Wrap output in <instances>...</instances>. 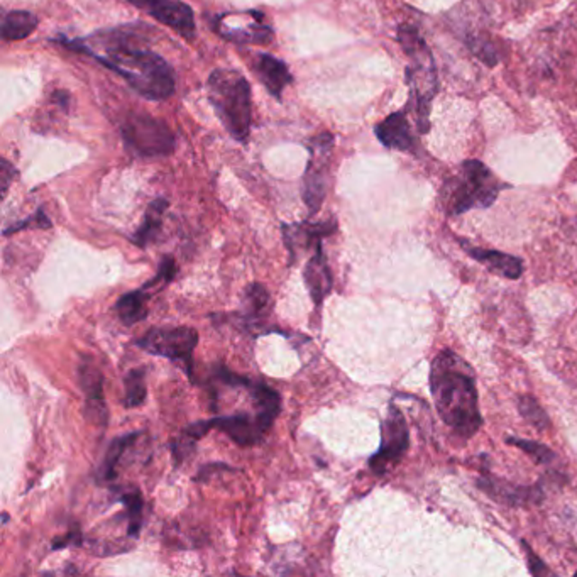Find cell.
I'll return each mask as SVG.
<instances>
[{
    "instance_id": "6da1fadb",
    "label": "cell",
    "mask_w": 577,
    "mask_h": 577,
    "mask_svg": "<svg viewBox=\"0 0 577 577\" xmlns=\"http://www.w3.org/2000/svg\"><path fill=\"white\" fill-rule=\"evenodd\" d=\"M58 41L68 50L94 56L98 63L121 75L133 90L146 98L162 100L175 92L173 68L131 27L98 31L83 40Z\"/></svg>"
},
{
    "instance_id": "7a4b0ae2",
    "label": "cell",
    "mask_w": 577,
    "mask_h": 577,
    "mask_svg": "<svg viewBox=\"0 0 577 577\" xmlns=\"http://www.w3.org/2000/svg\"><path fill=\"white\" fill-rule=\"evenodd\" d=\"M430 391L445 425L461 437L470 439L483 425L474 371L456 352L437 354L430 368Z\"/></svg>"
},
{
    "instance_id": "3957f363",
    "label": "cell",
    "mask_w": 577,
    "mask_h": 577,
    "mask_svg": "<svg viewBox=\"0 0 577 577\" xmlns=\"http://www.w3.org/2000/svg\"><path fill=\"white\" fill-rule=\"evenodd\" d=\"M398 42L408 56L406 83L410 88V107H414L416 129L420 135L430 131V108L439 92V73L429 46L415 26L402 24L398 27Z\"/></svg>"
},
{
    "instance_id": "277c9868",
    "label": "cell",
    "mask_w": 577,
    "mask_h": 577,
    "mask_svg": "<svg viewBox=\"0 0 577 577\" xmlns=\"http://www.w3.org/2000/svg\"><path fill=\"white\" fill-rule=\"evenodd\" d=\"M209 100L228 135L246 143L251 133V87L236 70H214L207 81Z\"/></svg>"
},
{
    "instance_id": "5b68a950",
    "label": "cell",
    "mask_w": 577,
    "mask_h": 577,
    "mask_svg": "<svg viewBox=\"0 0 577 577\" xmlns=\"http://www.w3.org/2000/svg\"><path fill=\"white\" fill-rule=\"evenodd\" d=\"M503 189H507V185L501 183L484 163L464 162L442 187L443 210L447 215H461L472 209H488L497 201Z\"/></svg>"
},
{
    "instance_id": "8992f818",
    "label": "cell",
    "mask_w": 577,
    "mask_h": 577,
    "mask_svg": "<svg viewBox=\"0 0 577 577\" xmlns=\"http://www.w3.org/2000/svg\"><path fill=\"white\" fill-rule=\"evenodd\" d=\"M127 149L139 156H166L175 151V135L164 124L146 114H129L121 126Z\"/></svg>"
},
{
    "instance_id": "52a82bcc",
    "label": "cell",
    "mask_w": 577,
    "mask_h": 577,
    "mask_svg": "<svg viewBox=\"0 0 577 577\" xmlns=\"http://www.w3.org/2000/svg\"><path fill=\"white\" fill-rule=\"evenodd\" d=\"M199 344V332L191 327H154L137 340V346L153 356L180 363L193 377V352Z\"/></svg>"
},
{
    "instance_id": "ba28073f",
    "label": "cell",
    "mask_w": 577,
    "mask_h": 577,
    "mask_svg": "<svg viewBox=\"0 0 577 577\" xmlns=\"http://www.w3.org/2000/svg\"><path fill=\"white\" fill-rule=\"evenodd\" d=\"M410 445V432L400 408L389 405L388 415L381 429V445L377 454L369 459V468L375 474H385L396 466L406 454Z\"/></svg>"
},
{
    "instance_id": "9c48e42d",
    "label": "cell",
    "mask_w": 577,
    "mask_h": 577,
    "mask_svg": "<svg viewBox=\"0 0 577 577\" xmlns=\"http://www.w3.org/2000/svg\"><path fill=\"white\" fill-rule=\"evenodd\" d=\"M332 148H334V135L329 133L317 135L310 144L309 166L303 178V200L307 203L312 215L321 210L325 199V189H327L325 181H327Z\"/></svg>"
},
{
    "instance_id": "30bf717a",
    "label": "cell",
    "mask_w": 577,
    "mask_h": 577,
    "mask_svg": "<svg viewBox=\"0 0 577 577\" xmlns=\"http://www.w3.org/2000/svg\"><path fill=\"white\" fill-rule=\"evenodd\" d=\"M215 31L228 41L239 44H269L275 40L273 29L266 24L265 15L256 11L246 13V23H237L236 14H222L215 19Z\"/></svg>"
},
{
    "instance_id": "8fae6325",
    "label": "cell",
    "mask_w": 577,
    "mask_h": 577,
    "mask_svg": "<svg viewBox=\"0 0 577 577\" xmlns=\"http://www.w3.org/2000/svg\"><path fill=\"white\" fill-rule=\"evenodd\" d=\"M164 26L172 27L185 40L195 38V15L181 0H129Z\"/></svg>"
},
{
    "instance_id": "7c38bea8",
    "label": "cell",
    "mask_w": 577,
    "mask_h": 577,
    "mask_svg": "<svg viewBox=\"0 0 577 577\" xmlns=\"http://www.w3.org/2000/svg\"><path fill=\"white\" fill-rule=\"evenodd\" d=\"M79 379L81 391L87 396L83 410L85 416L97 427H106L108 414L104 402V377L100 369L95 366L94 361L83 359L79 366Z\"/></svg>"
},
{
    "instance_id": "4fadbf2b",
    "label": "cell",
    "mask_w": 577,
    "mask_h": 577,
    "mask_svg": "<svg viewBox=\"0 0 577 577\" xmlns=\"http://www.w3.org/2000/svg\"><path fill=\"white\" fill-rule=\"evenodd\" d=\"M375 135L385 148L418 154L420 146L412 133V124L408 121L405 110L389 114L386 119H383L375 127Z\"/></svg>"
},
{
    "instance_id": "5bb4252c",
    "label": "cell",
    "mask_w": 577,
    "mask_h": 577,
    "mask_svg": "<svg viewBox=\"0 0 577 577\" xmlns=\"http://www.w3.org/2000/svg\"><path fill=\"white\" fill-rule=\"evenodd\" d=\"M212 423H214V429L224 432L234 442L242 445V447L255 445L268 432L261 423L259 416H251L247 414L217 416V418H212Z\"/></svg>"
},
{
    "instance_id": "9a60e30c",
    "label": "cell",
    "mask_w": 577,
    "mask_h": 577,
    "mask_svg": "<svg viewBox=\"0 0 577 577\" xmlns=\"http://www.w3.org/2000/svg\"><path fill=\"white\" fill-rule=\"evenodd\" d=\"M303 280L315 307H321L323 300L332 290V275L323 253L322 242L315 247V255L310 257L307 266L303 269Z\"/></svg>"
},
{
    "instance_id": "2e32d148",
    "label": "cell",
    "mask_w": 577,
    "mask_h": 577,
    "mask_svg": "<svg viewBox=\"0 0 577 577\" xmlns=\"http://www.w3.org/2000/svg\"><path fill=\"white\" fill-rule=\"evenodd\" d=\"M478 488L483 489L484 493L493 499H497L503 505L508 507H524L528 503H537L542 498V493L537 488H528V486H517V484L501 481L498 478H488L479 479Z\"/></svg>"
},
{
    "instance_id": "e0dca14e",
    "label": "cell",
    "mask_w": 577,
    "mask_h": 577,
    "mask_svg": "<svg viewBox=\"0 0 577 577\" xmlns=\"http://www.w3.org/2000/svg\"><path fill=\"white\" fill-rule=\"evenodd\" d=\"M255 73L269 94L278 100L282 98L283 90L293 80L286 63L271 54L256 56Z\"/></svg>"
},
{
    "instance_id": "ac0fdd59",
    "label": "cell",
    "mask_w": 577,
    "mask_h": 577,
    "mask_svg": "<svg viewBox=\"0 0 577 577\" xmlns=\"http://www.w3.org/2000/svg\"><path fill=\"white\" fill-rule=\"evenodd\" d=\"M244 388L247 389V393L251 395V398L255 402L256 415L259 416L265 429H271L276 416L282 410L280 395L275 389L269 388L266 385L255 381V379H249V377H246Z\"/></svg>"
},
{
    "instance_id": "d6986e66",
    "label": "cell",
    "mask_w": 577,
    "mask_h": 577,
    "mask_svg": "<svg viewBox=\"0 0 577 577\" xmlns=\"http://www.w3.org/2000/svg\"><path fill=\"white\" fill-rule=\"evenodd\" d=\"M464 249L472 259L483 263L486 268L497 273L499 276H505V278H510V280H518L522 276V273H524L522 259H518L515 256L507 255V253H501V251L479 249V247H472V246H466V244H464Z\"/></svg>"
},
{
    "instance_id": "ffe728a7",
    "label": "cell",
    "mask_w": 577,
    "mask_h": 577,
    "mask_svg": "<svg viewBox=\"0 0 577 577\" xmlns=\"http://www.w3.org/2000/svg\"><path fill=\"white\" fill-rule=\"evenodd\" d=\"M151 295L153 293L144 286L141 290L122 295L116 303V312H117L121 322L126 325L143 322L148 317V300Z\"/></svg>"
},
{
    "instance_id": "44dd1931",
    "label": "cell",
    "mask_w": 577,
    "mask_h": 577,
    "mask_svg": "<svg viewBox=\"0 0 577 577\" xmlns=\"http://www.w3.org/2000/svg\"><path fill=\"white\" fill-rule=\"evenodd\" d=\"M168 209V200L166 199H156L149 203L148 210L144 215V220L141 224V228H137L133 242L137 244L139 247H146L149 242L154 241L156 236L160 234L163 226V215Z\"/></svg>"
},
{
    "instance_id": "7402d4cb",
    "label": "cell",
    "mask_w": 577,
    "mask_h": 577,
    "mask_svg": "<svg viewBox=\"0 0 577 577\" xmlns=\"http://www.w3.org/2000/svg\"><path fill=\"white\" fill-rule=\"evenodd\" d=\"M38 17L27 11H11L2 19V40L23 41L38 27Z\"/></svg>"
},
{
    "instance_id": "603a6c76",
    "label": "cell",
    "mask_w": 577,
    "mask_h": 577,
    "mask_svg": "<svg viewBox=\"0 0 577 577\" xmlns=\"http://www.w3.org/2000/svg\"><path fill=\"white\" fill-rule=\"evenodd\" d=\"M137 435L139 433H127V435L117 437L114 442L110 443L106 459L102 462V468H100V474H102L104 481L110 483V481H114L117 478L119 461L124 456V452L133 445V442L137 439Z\"/></svg>"
},
{
    "instance_id": "cb8c5ba5",
    "label": "cell",
    "mask_w": 577,
    "mask_h": 577,
    "mask_svg": "<svg viewBox=\"0 0 577 577\" xmlns=\"http://www.w3.org/2000/svg\"><path fill=\"white\" fill-rule=\"evenodd\" d=\"M119 499L127 508V520H129L127 534H129V537L137 538L141 534V526H143V508H144L141 491L137 488L119 491Z\"/></svg>"
},
{
    "instance_id": "d4e9b609",
    "label": "cell",
    "mask_w": 577,
    "mask_h": 577,
    "mask_svg": "<svg viewBox=\"0 0 577 577\" xmlns=\"http://www.w3.org/2000/svg\"><path fill=\"white\" fill-rule=\"evenodd\" d=\"M124 406L126 408H135L141 406L146 396H148V389H146V375L144 369H133L124 377Z\"/></svg>"
},
{
    "instance_id": "484cf974",
    "label": "cell",
    "mask_w": 577,
    "mask_h": 577,
    "mask_svg": "<svg viewBox=\"0 0 577 577\" xmlns=\"http://www.w3.org/2000/svg\"><path fill=\"white\" fill-rule=\"evenodd\" d=\"M518 412L535 429L545 430L551 427L549 416H547L545 410L540 406V403L534 396H528V395L520 396L518 398Z\"/></svg>"
},
{
    "instance_id": "4316f807",
    "label": "cell",
    "mask_w": 577,
    "mask_h": 577,
    "mask_svg": "<svg viewBox=\"0 0 577 577\" xmlns=\"http://www.w3.org/2000/svg\"><path fill=\"white\" fill-rule=\"evenodd\" d=\"M507 443L518 447L520 451L526 452L528 456L532 457L538 464H545V466H551L555 461L557 456L555 452L551 451L547 445L544 443L534 442V441H526V439H518V437H508Z\"/></svg>"
},
{
    "instance_id": "83f0119b",
    "label": "cell",
    "mask_w": 577,
    "mask_h": 577,
    "mask_svg": "<svg viewBox=\"0 0 577 577\" xmlns=\"http://www.w3.org/2000/svg\"><path fill=\"white\" fill-rule=\"evenodd\" d=\"M176 271H178V269H176L175 259H173L172 256H164L162 259V263H160L158 275H156L151 282L146 283L144 288L149 290L151 293L160 292L164 284H168V283L175 278Z\"/></svg>"
},
{
    "instance_id": "f1b7e54d",
    "label": "cell",
    "mask_w": 577,
    "mask_h": 577,
    "mask_svg": "<svg viewBox=\"0 0 577 577\" xmlns=\"http://www.w3.org/2000/svg\"><path fill=\"white\" fill-rule=\"evenodd\" d=\"M246 298H247V303L249 307L255 310V312H263V310L268 309L269 305V293L266 292V288L263 284H251L246 292Z\"/></svg>"
},
{
    "instance_id": "f546056e",
    "label": "cell",
    "mask_w": 577,
    "mask_h": 577,
    "mask_svg": "<svg viewBox=\"0 0 577 577\" xmlns=\"http://www.w3.org/2000/svg\"><path fill=\"white\" fill-rule=\"evenodd\" d=\"M51 228V220L46 217L44 214V210L40 209L38 212L34 215H31L29 219L26 220H23V222H19V224H15L13 228H7L4 230V236H9V234H14V232H19V230H23V228Z\"/></svg>"
},
{
    "instance_id": "4dcf8cb0",
    "label": "cell",
    "mask_w": 577,
    "mask_h": 577,
    "mask_svg": "<svg viewBox=\"0 0 577 577\" xmlns=\"http://www.w3.org/2000/svg\"><path fill=\"white\" fill-rule=\"evenodd\" d=\"M522 545H524L525 552H526V557H528V567H530V572H532L534 576H549V574H552L551 571H549V567L538 559L537 555L534 554V551H532V549H530L525 542Z\"/></svg>"
},
{
    "instance_id": "1f68e13d",
    "label": "cell",
    "mask_w": 577,
    "mask_h": 577,
    "mask_svg": "<svg viewBox=\"0 0 577 577\" xmlns=\"http://www.w3.org/2000/svg\"><path fill=\"white\" fill-rule=\"evenodd\" d=\"M68 545H81V532L80 530H71L70 534L67 535H63V537H58L56 540H53V547L54 551H60V549H65Z\"/></svg>"
},
{
    "instance_id": "d6a6232c",
    "label": "cell",
    "mask_w": 577,
    "mask_h": 577,
    "mask_svg": "<svg viewBox=\"0 0 577 577\" xmlns=\"http://www.w3.org/2000/svg\"><path fill=\"white\" fill-rule=\"evenodd\" d=\"M15 175H17V172L14 170L13 164L7 162V160H2V164H0V178H2V195H4V197L7 195L9 185H11V181H13L14 176Z\"/></svg>"
},
{
    "instance_id": "836d02e7",
    "label": "cell",
    "mask_w": 577,
    "mask_h": 577,
    "mask_svg": "<svg viewBox=\"0 0 577 577\" xmlns=\"http://www.w3.org/2000/svg\"><path fill=\"white\" fill-rule=\"evenodd\" d=\"M7 520H9V517H7V513H4V525L7 524Z\"/></svg>"
},
{
    "instance_id": "e575fe53",
    "label": "cell",
    "mask_w": 577,
    "mask_h": 577,
    "mask_svg": "<svg viewBox=\"0 0 577 577\" xmlns=\"http://www.w3.org/2000/svg\"><path fill=\"white\" fill-rule=\"evenodd\" d=\"M576 576H577V572H576Z\"/></svg>"
}]
</instances>
